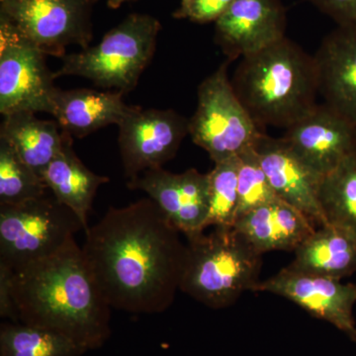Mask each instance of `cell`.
Listing matches in <instances>:
<instances>
[{"instance_id": "obj_1", "label": "cell", "mask_w": 356, "mask_h": 356, "mask_svg": "<svg viewBox=\"0 0 356 356\" xmlns=\"http://www.w3.org/2000/svg\"><path fill=\"white\" fill-rule=\"evenodd\" d=\"M151 198L110 207L86 232L83 254L111 308L156 314L172 305L186 245Z\"/></svg>"}, {"instance_id": "obj_2", "label": "cell", "mask_w": 356, "mask_h": 356, "mask_svg": "<svg viewBox=\"0 0 356 356\" xmlns=\"http://www.w3.org/2000/svg\"><path fill=\"white\" fill-rule=\"evenodd\" d=\"M0 316L97 350L111 334V307L72 238L56 254L16 271L0 267Z\"/></svg>"}, {"instance_id": "obj_3", "label": "cell", "mask_w": 356, "mask_h": 356, "mask_svg": "<svg viewBox=\"0 0 356 356\" xmlns=\"http://www.w3.org/2000/svg\"><path fill=\"white\" fill-rule=\"evenodd\" d=\"M231 83L261 130L289 128L317 106L315 58L287 37L242 58Z\"/></svg>"}, {"instance_id": "obj_4", "label": "cell", "mask_w": 356, "mask_h": 356, "mask_svg": "<svg viewBox=\"0 0 356 356\" xmlns=\"http://www.w3.org/2000/svg\"><path fill=\"white\" fill-rule=\"evenodd\" d=\"M188 238L179 289L209 308H226L259 284L261 254L234 227Z\"/></svg>"}, {"instance_id": "obj_5", "label": "cell", "mask_w": 356, "mask_h": 356, "mask_svg": "<svg viewBox=\"0 0 356 356\" xmlns=\"http://www.w3.org/2000/svg\"><path fill=\"white\" fill-rule=\"evenodd\" d=\"M161 23L147 14H131L99 44L62 58L55 79L76 76L105 90L130 92L153 60Z\"/></svg>"}, {"instance_id": "obj_6", "label": "cell", "mask_w": 356, "mask_h": 356, "mask_svg": "<svg viewBox=\"0 0 356 356\" xmlns=\"http://www.w3.org/2000/svg\"><path fill=\"white\" fill-rule=\"evenodd\" d=\"M81 229V220L53 194L0 205V267L16 271L46 259L62 250Z\"/></svg>"}, {"instance_id": "obj_7", "label": "cell", "mask_w": 356, "mask_h": 356, "mask_svg": "<svg viewBox=\"0 0 356 356\" xmlns=\"http://www.w3.org/2000/svg\"><path fill=\"white\" fill-rule=\"evenodd\" d=\"M227 60L199 86L197 107L189 119L192 142L215 163L254 147L264 134L236 96Z\"/></svg>"}, {"instance_id": "obj_8", "label": "cell", "mask_w": 356, "mask_h": 356, "mask_svg": "<svg viewBox=\"0 0 356 356\" xmlns=\"http://www.w3.org/2000/svg\"><path fill=\"white\" fill-rule=\"evenodd\" d=\"M43 51L0 16V113L53 115L58 88Z\"/></svg>"}, {"instance_id": "obj_9", "label": "cell", "mask_w": 356, "mask_h": 356, "mask_svg": "<svg viewBox=\"0 0 356 356\" xmlns=\"http://www.w3.org/2000/svg\"><path fill=\"white\" fill-rule=\"evenodd\" d=\"M97 0H0V16L10 21L46 56L64 58L70 44L88 48L91 13Z\"/></svg>"}, {"instance_id": "obj_10", "label": "cell", "mask_w": 356, "mask_h": 356, "mask_svg": "<svg viewBox=\"0 0 356 356\" xmlns=\"http://www.w3.org/2000/svg\"><path fill=\"white\" fill-rule=\"evenodd\" d=\"M118 127L124 175L130 180L177 156L189 135V119L172 109L134 106Z\"/></svg>"}, {"instance_id": "obj_11", "label": "cell", "mask_w": 356, "mask_h": 356, "mask_svg": "<svg viewBox=\"0 0 356 356\" xmlns=\"http://www.w3.org/2000/svg\"><path fill=\"white\" fill-rule=\"evenodd\" d=\"M131 191L146 192L173 226L188 238L205 231L209 212V173L191 168L173 173L163 168L128 180Z\"/></svg>"}, {"instance_id": "obj_12", "label": "cell", "mask_w": 356, "mask_h": 356, "mask_svg": "<svg viewBox=\"0 0 356 356\" xmlns=\"http://www.w3.org/2000/svg\"><path fill=\"white\" fill-rule=\"evenodd\" d=\"M254 291L273 293L286 298L314 317L334 325L351 339L355 336L356 284L353 283L304 273L289 266L268 280L259 282Z\"/></svg>"}, {"instance_id": "obj_13", "label": "cell", "mask_w": 356, "mask_h": 356, "mask_svg": "<svg viewBox=\"0 0 356 356\" xmlns=\"http://www.w3.org/2000/svg\"><path fill=\"white\" fill-rule=\"evenodd\" d=\"M282 139L323 177L356 153V126L325 103L287 128Z\"/></svg>"}, {"instance_id": "obj_14", "label": "cell", "mask_w": 356, "mask_h": 356, "mask_svg": "<svg viewBox=\"0 0 356 356\" xmlns=\"http://www.w3.org/2000/svg\"><path fill=\"white\" fill-rule=\"evenodd\" d=\"M286 24L280 0H235L215 22V41L233 62L286 37Z\"/></svg>"}, {"instance_id": "obj_15", "label": "cell", "mask_w": 356, "mask_h": 356, "mask_svg": "<svg viewBox=\"0 0 356 356\" xmlns=\"http://www.w3.org/2000/svg\"><path fill=\"white\" fill-rule=\"evenodd\" d=\"M254 149L277 197L301 211L316 225H325L318 200L322 175L305 165L282 138L274 139L264 133Z\"/></svg>"}, {"instance_id": "obj_16", "label": "cell", "mask_w": 356, "mask_h": 356, "mask_svg": "<svg viewBox=\"0 0 356 356\" xmlns=\"http://www.w3.org/2000/svg\"><path fill=\"white\" fill-rule=\"evenodd\" d=\"M318 95L325 104L356 126V27H339L314 55Z\"/></svg>"}, {"instance_id": "obj_17", "label": "cell", "mask_w": 356, "mask_h": 356, "mask_svg": "<svg viewBox=\"0 0 356 356\" xmlns=\"http://www.w3.org/2000/svg\"><path fill=\"white\" fill-rule=\"evenodd\" d=\"M315 222L301 211L278 199L245 213L234 228L257 250H295L315 232Z\"/></svg>"}, {"instance_id": "obj_18", "label": "cell", "mask_w": 356, "mask_h": 356, "mask_svg": "<svg viewBox=\"0 0 356 356\" xmlns=\"http://www.w3.org/2000/svg\"><path fill=\"white\" fill-rule=\"evenodd\" d=\"M123 95L112 90L58 88L51 116L65 133L81 139L110 125L119 126L134 107L124 102Z\"/></svg>"}, {"instance_id": "obj_19", "label": "cell", "mask_w": 356, "mask_h": 356, "mask_svg": "<svg viewBox=\"0 0 356 356\" xmlns=\"http://www.w3.org/2000/svg\"><path fill=\"white\" fill-rule=\"evenodd\" d=\"M44 184L58 202L72 210L88 231V216L96 192L109 178L96 175L86 168L74 151L72 137L65 142L60 153L43 173Z\"/></svg>"}, {"instance_id": "obj_20", "label": "cell", "mask_w": 356, "mask_h": 356, "mask_svg": "<svg viewBox=\"0 0 356 356\" xmlns=\"http://www.w3.org/2000/svg\"><path fill=\"white\" fill-rule=\"evenodd\" d=\"M294 252L290 266L304 273L341 280L356 271V235L334 225L316 229Z\"/></svg>"}, {"instance_id": "obj_21", "label": "cell", "mask_w": 356, "mask_h": 356, "mask_svg": "<svg viewBox=\"0 0 356 356\" xmlns=\"http://www.w3.org/2000/svg\"><path fill=\"white\" fill-rule=\"evenodd\" d=\"M35 114L16 112L3 116L0 140L6 142L26 165L43 178L47 166L72 136L65 133L57 121L41 120Z\"/></svg>"}, {"instance_id": "obj_22", "label": "cell", "mask_w": 356, "mask_h": 356, "mask_svg": "<svg viewBox=\"0 0 356 356\" xmlns=\"http://www.w3.org/2000/svg\"><path fill=\"white\" fill-rule=\"evenodd\" d=\"M86 348L50 330L6 322L0 329V356H81Z\"/></svg>"}, {"instance_id": "obj_23", "label": "cell", "mask_w": 356, "mask_h": 356, "mask_svg": "<svg viewBox=\"0 0 356 356\" xmlns=\"http://www.w3.org/2000/svg\"><path fill=\"white\" fill-rule=\"evenodd\" d=\"M318 200L325 224L356 235V153L323 177Z\"/></svg>"}, {"instance_id": "obj_24", "label": "cell", "mask_w": 356, "mask_h": 356, "mask_svg": "<svg viewBox=\"0 0 356 356\" xmlns=\"http://www.w3.org/2000/svg\"><path fill=\"white\" fill-rule=\"evenodd\" d=\"M49 188L38 173L0 140V205H15L47 195Z\"/></svg>"}, {"instance_id": "obj_25", "label": "cell", "mask_w": 356, "mask_h": 356, "mask_svg": "<svg viewBox=\"0 0 356 356\" xmlns=\"http://www.w3.org/2000/svg\"><path fill=\"white\" fill-rule=\"evenodd\" d=\"M238 156L215 163L209 172V227H234L238 213Z\"/></svg>"}, {"instance_id": "obj_26", "label": "cell", "mask_w": 356, "mask_h": 356, "mask_svg": "<svg viewBox=\"0 0 356 356\" xmlns=\"http://www.w3.org/2000/svg\"><path fill=\"white\" fill-rule=\"evenodd\" d=\"M238 156V205L236 220L255 208L280 199L262 168L254 146L245 149Z\"/></svg>"}, {"instance_id": "obj_27", "label": "cell", "mask_w": 356, "mask_h": 356, "mask_svg": "<svg viewBox=\"0 0 356 356\" xmlns=\"http://www.w3.org/2000/svg\"><path fill=\"white\" fill-rule=\"evenodd\" d=\"M235 0H191L188 4L179 7L173 16L177 19H188L191 22H216L228 10Z\"/></svg>"}, {"instance_id": "obj_28", "label": "cell", "mask_w": 356, "mask_h": 356, "mask_svg": "<svg viewBox=\"0 0 356 356\" xmlns=\"http://www.w3.org/2000/svg\"><path fill=\"white\" fill-rule=\"evenodd\" d=\"M337 23L339 27H356V0H307Z\"/></svg>"}, {"instance_id": "obj_29", "label": "cell", "mask_w": 356, "mask_h": 356, "mask_svg": "<svg viewBox=\"0 0 356 356\" xmlns=\"http://www.w3.org/2000/svg\"><path fill=\"white\" fill-rule=\"evenodd\" d=\"M131 1V0H108L107 1V4L110 8L117 9L119 8L122 6V4L125 3V2Z\"/></svg>"}, {"instance_id": "obj_30", "label": "cell", "mask_w": 356, "mask_h": 356, "mask_svg": "<svg viewBox=\"0 0 356 356\" xmlns=\"http://www.w3.org/2000/svg\"><path fill=\"white\" fill-rule=\"evenodd\" d=\"M191 0H181V2H180V6L179 7H184L186 6V4H188L189 2H191Z\"/></svg>"}, {"instance_id": "obj_31", "label": "cell", "mask_w": 356, "mask_h": 356, "mask_svg": "<svg viewBox=\"0 0 356 356\" xmlns=\"http://www.w3.org/2000/svg\"><path fill=\"white\" fill-rule=\"evenodd\" d=\"M353 341H355V343H356V334H355V337H353Z\"/></svg>"}]
</instances>
